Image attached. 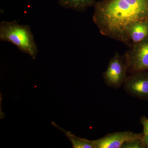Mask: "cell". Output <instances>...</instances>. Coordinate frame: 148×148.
I'll use <instances>...</instances> for the list:
<instances>
[{
    "label": "cell",
    "instance_id": "cell-7",
    "mask_svg": "<svg viewBox=\"0 0 148 148\" xmlns=\"http://www.w3.org/2000/svg\"><path fill=\"white\" fill-rule=\"evenodd\" d=\"M148 36V20L134 22L125 32L124 44L128 47L145 40Z\"/></svg>",
    "mask_w": 148,
    "mask_h": 148
},
{
    "label": "cell",
    "instance_id": "cell-5",
    "mask_svg": "<svg viewBox=\"0 0 148 148\" xmlns=\"http://www.w3.org/2000/svg\"><path fill=\"white\" fill-rule=\"evenodd\" d=\"M123 88L130 95L141 100L148 101V72L130 74L125 80Z\"/></svg>",
    "mask_w": 148,
    "mask_h": 148
},
{
    "label": "cell",
    "instance_id": "cell-11",
    "mask_svg": "<svg viewBox=\"0 0 148 148\" xmlns=\"http://www.w3.org/2000/svg\"><path fill=\"white\" fill-rule=\"evenodd\" d=\"M140 122L143 126V139L146 148H148V118L143 116L140 119Z\"/></svg>",
    "mask_w": 148,
    "mask_h": 148
},
{
    "label": "cell",
    "instance_id": "cell-4",
    "mask_svg": "<svg viewBox=\"0 0 148 148\" xmlns=\"http://www.w3.org/2000/svg\"><path fill=\"white\" fill-rule=\"evenodd\" d=\"M128 72L123 55L118 52L110 59L106 71L103 73L104 82L109 87L119 88L123 85Z\"/></svg>",
    "mask_w": 148,
    "mask_h": 148
},
{
    "label": "cell",
    "instance_id": "cell-6",
    "mask_svg": "<svg viewBox=\"0 0 148 148\" xmlns=\"http://www.w3.org/2000/svg\"><path fill=\"white\" fill-rule=\"evenodd\" d=\"M143 136V133L124 131L109 133L98 140H92V142L94 148H121L127 141Z\"/></svg>",
    "mask_w": 148,
    "mask_h": 148
},
{
    "label": "cell",
    "instance_id": "cell-10",
    "mask_svg": "<svg viewBox=\"0 0 148 148\" xmlns=\"http://www.w3.org/2000/svg\"><path fill=\"white\" fill-rule=\"evenodd\" d=\"M121 148H146L143 140V136L141 138L127 141L122 146Z\"/></svg>",
    "mask_w": 148,
    "mask_h": 148
},
{
    "label": "cell",
    "instance_id": "cell-1",
    "mask_svg": "<svg viewBox=\"0 0 148 148\" xmlns=\"http://www.w3.org/2000/svg\"><path fill=\"white\" fill-rule=\"evenodd\" d=\"M93 7L92 19L101 34L123 44L130 25L148 20V0H103Z\"/></svg>",
    "mask_w": 148,
    "mask_h": 148
},
{
    "label": "cell",
    "instance_id": "cell-8",
    "mask_svg": "<svg viewBox=\"0 0 148 148\" xmlns=\"http://www.w3.org/2000/svg\"><path fill=\"white\" fill-rule=\"evenodd\" d=\"M95 0H58V4L64 8L76 11H85L89 7L94 6Z\"/></svg>",
    "mask_w": 148,
    "mask_h": 148
},
{
    "label": "cell",
    "instance_id": "cell-2",
    "mask_svg": "<svg viewBox=\"0 0 148 148\" xmlns=\"http://www.w3.org/2000/svg\"><path fill=\"white\" fill-rule=\"evenodd\" d=\"M0 40L16 46L18 50L28 54L35 60L38 47L31 28L21 25L17 21H3L0 24Z\"/></svg>",
    "mask_w": 148,
    "mask_h": 148
},
{
    "label": "cell",
    "instance_id": "cell-12",
    "mask_svg": "<svg viewBox=\"0 0 148 148\" xmlns=\"http://www.w3.org/2000/svg\"></svg>",
    "mask_w": 148,
    "mask_h": 148
},
{
    "label": "cell",
    "instance_id": "cell-3",
    "mask_svg": "<svg viewBox=\"0 0 148 148\" xmlns=\"http://www.w3.org/2000/svg\"><path fill=\"white\" fill-rule=\"evenodd\" d=\"M123 56L130 74L148 71V36L130 47Z\"/></svg>",
    "mask_w": 148,
    "mask_h": 148
},
{
    "label": "cell",
    "instance_id": "cell-9",
    "mask_svg": "<svg viewBox=\"0 0 148 148\" xmlns=\"http://www.w3.org/2000/svg\"><path fill=\"white\" fill-rule=\"evenodd\" d=\"M53 123L56 127H58V126ZM65 133L66 137L70 140L72 143V146L73 148H94V145L92 140H88L87 139L79 138L73 135L71 132L66 131L65 130L59 128Z\"/></svg>",
    "mask_w": 148,
    "mask_h": 148
}]
</instances>
